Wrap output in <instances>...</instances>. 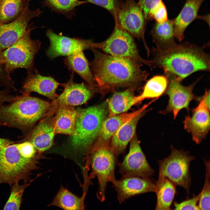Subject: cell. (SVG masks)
Masks as SVG:
<instances>
[{
  "mask_svg": "<svg viewBox=\"0 0 210 210\" xmlns=\"http://www.w3.org/2000/svg\"><path fill=\"white\" fill-rule=\"evenodd\" d=\"M162 0H139L138 4L141 10L145 21L150 20V14L153 8Z\"/></svg>",
  "mask_w": 210,
  "mask_h": 210,
  "instance_id": "obj_37",
  "label": "cell"
},
{
  "mask_svg": "<svg viewBox=\"0 0 210 210\" xmlns=\"http://www.w3.org/2000/svg\"><path fill=\"white\" fill-rule=\"evenodd\" d=\"M9 104L0 105V125L14 127L27 134L46 116L52 103L22 94Z\"/></svg>",
  "mask_w": 210,
  "mask_h": 210,
  "instance_id": "obj_4",
  "label": "cell"
},
{
  "mask_svg": "<svg viewBox=\"0 0 210 210\" xmlns=\"http://www.w3.org/2000/svg\"><path fill=\"white\" fill-rule=\"evenodd\" d=\"M29 141L0 149V184L12 186L21 180L28 181L37 168L39 155Z\"/></svg>",
  "mask_w": 210,
  "mask_h": 210,
  "instance_id": "obj_3",
  "label": "cell"
},
{
  "mask_svg": "<svg viewBox=\"0 0 210 210\" xmlns=\"http://www.w3.org/2000/svg\"><path fill=\"white\" fill-rule=\"evenodd\" d=\"M164 72L168 81L164 94L168 96L169 99L166 108L160 113L163 114L172 113L175 119L182 109L189 110L190 103L196 98L193 90L199 80L188 86H184L181 84L182 80L175 75L168 71Z\"/></svg>",
  "mask_w": 210,
  "mask_h": 210,
  "instance_id": "obj_10",
  "label": "cell"
},
{
  "mask_svg": "<svg viewBox=\"0 0 210 210\" xmlns=\"http://www.w3.org/2000/svg\"><path fill=\"white\" fill-rule=\"evenodd\" d=\"M136 87H129L124 91L113 94L108 103L109 117L125 112L137 103L134 94Z\"/></svg>",
  "mask_w": 210,
  "mask_h": 210,
  "instance_id": "obj_26",
  "label": "cell"
},
{
  "mask_svg": "<svg viewBox=\"0 0 210 210\" xmlns=\"http://www.w3.org/2000/svg\"><path fill=\"white\" fill-rule=\"evenodd\" d=\"M78 0H43V5L52 11L62 14L69 19L75 14L76 8L87 3Z\"/></svg>",
  "mask_w": 210,
  "mask_h": 210,
  "instance_id": "obj_31",
  "label": "cell"
},
{
  "mask_svg": "<svg viewBox=\"0 0 210 210\" xmlns=\"http://www.w3.org/2000/svg\"><path fill=\"white\" fill-rule=\"evenodd\" d=\"M56 106V114L53 120L55 134L73 135L75 130L77 110L74 106Z\"/></svg>",
  "mask_w": 210,
  "mask_h": 210,
  "instance_id": "obj_23",
  "label": "cell"
},
{
  "mask_svg": "<svg viewBox=\"0 0 210 210\" xmlns=\"http://www.w3.org/2000/svg\"><path fill=\"white\" fill-rule=\"evenodd\" d=\"M157 196L155 210L171 209L176 190L175 186L159 173L158 180L155 182Z\"/></svg>",
  "mask_w": 210,
  "mask_h": 210,
  "instance_id": "obj_27",
  "label": "cell"
},
{
  "mask_svg": "<svg viewBox=\"0 0 210 210\" xmlns=\"http://www.w3.org/2000/svg\"><path fill=\"white\" fill-rule=\"evenodd\" d=\"M1 1V0H0V4Z\"/></svg>",
  "mask_w": 210,
  "mask_h": 210,
  "instance_id": "obj_41",
  "label": "cell"
},
{
  "mask_svg": "<svg viewBox=\"0 0 210 210\" xmlns=\"http://www.w3.org/2000/svg\"><path fill=\"white\" fill-rule=\"evenodd\" d=\"M64 61L69 69L77 74L90 86L97 87L83 51L66 56Z\"/></svg>",
  "mask_w": 210,
  "mask_h": 210,
  "instance_id": "obj_25",
  "label": "cell"
},
{
  "mask_svg": "<svg viewBox=\"0 0 210 210\" xmlns=\"http://www.w3.org/2000/svg\"><path fill=\"white\" fill-rule=\"evenodd\" d=\"M114 17L121 27L133 37L142 40L148 56L150 51L144 38L145 21L138 3L135 0H125Z\"/></svg>",
  "mask_w": 210,
  "mask_h": 210,
  "instance_id": "obj_11",
  "label": "cell"
},
{
  "mask_svg": "<svg viewBox=\"0 0 210 210\" xmlns=\"http://www.w3.org/2000/svg\"><path fill=\"white\" fill-rule=\"evenodd\" d=\"M200 102L192 110L191 116H187L183 121L185 129L191 135L197 144L200 143L206 136L210 129L209 108L201 98Z\"/></svg>",
  "mask_w": 210,
  "mask_h": 210,
  "instance_id": "obj_16",
  "label": "cell"
},
{
  "mask_svg": "<svg viewBox=\"0 0 210 210\" xmlns=\"http://www.w3.org/2000/svg\"><path fill=\"white\" fill-rule=\"evenodd\" d=\"M90 63L91 72L97 86L104 93L118 87H136L146 80L149 75L141 65L132 60L105 54L96 48Z\"/></svg>",
  "mask_w": 210,
  "mask_h": 210,
  "instance_id": "obj_1",
  "label": "cell"
},
{
  "mask_svg": "<svg viewBox=\"0 0 210 210\" xmlns=\"http://www.w3.org/2000/svg\"><path fill=\"white\" fill-rule=\"evenodd\" d=\"M168 84L167 78L165 75L154 76L147 81L141 94L136 97V103L147 99H158L164 94Z\"/></svg>",
  "mask_w": 210,
  "mask_h": 210,
  "instance_id": "obj_28",
  "label": "cell"
},
{
  "mask_svg": "<svg viewBox=\"0 0 210 210\" xmlns=\"http://www.w3.org/2000/svg\"><path fill=\"white\" fill-rule=\"evenodd\" d=\"M145 112V111L125 123L113 136L109 146L117 156L125 152L128 144L135 134L139 120Z\"/></svg>",
  "mask_w": 210,
  "mask_h": 210,
  "instance_id": "obj_21",
  "label": "cell"
},
{
  "mask_svg": "<svg viewBox=\"0 0 210 210\" xmlns=\"http://www.w3.org/2000/svg\"><path fill=\"white\" fill-rule=\"evenodd\" d=\"M46 34L50 43L47 54L50 58L67 56L90 48V40L57 34L50 29L47 31Z\"/></svg>",
  "mask_w": 210,
  "mask_h": 210,
  "instance_id": "obj_14",
  "label": "cell"
},
{
  "mask_svg": "<svg viewBox=\"0 0 210 210\" xmlns=\"http://www.w3.org/2000/svg\"><path fill=\"white\" fill-rule=\"evenodd\" d=\"M114 19L115 26L111 34L102 42L91 41L90 48L100 49L108 54L131 59L150 68V60L144 59L141 56L133 37L121 27L116 18Z\"/></svg>",
  "mask_w": 210,
  "mask_h": 210,
  "instance_id": "obj_7",
  "label": "cell"
},
{
  "mask_svg": "<svg viewBox=\"0 0 210 210\" xmlns=\"http://www.w3.org/2000/svg\"><path fill=\"white\" fill-rule=\"evenodd\" d=\"M205 0H187L177 17L174 20V36L179 41L184 38L188 26L197 17L201 6Z\"/></svg>",
  "mask_w": 210,
  "mask_h": 210,
  "instance_id": "obj_22",
  "label": "cell"
},
{
  "mask_svg": "<svg viewBox=\"0 0 210 210\" xmlns=\"http://www.w3.org/2000/svg\"><path fill=\"white\" fill-rule=\"evenodd\" d=\"M14 143V142L9 139L0 138V149Z\"/></svg>",
  "mask_w": 210,
  "mask_h": 210,
  "instance_id": "obj_40",
  "label": "cell"
},
{
  "mask_svg": "<svg viewBox=\"0 0 210 210\" xmlns=\"http://www.w3.org/2000/svg\"><path fill=\"white\" fill-rule=\"evenodd\" d=\"M30 0H1L0 24H5L18 16Z\"/></svg>",
  "mask_w": 210,
  "mask_h": 210,
  "instance_id": "obj_30",
  "label": "cell"
},
{
  "mask_svg": "<svg viewBox=\"0 0 210 210\" xmlns=\"http://www.w3.org/2000/svg\"><path fill=\"white\" fill-rule=\"evenodd\" d=\"M50 205L66 210H81L84 208L82 198L63 187L60 188Z\"/></svg>",
  "mask_w": 210,
  "mask_h": 210,
  "instance_id": "obj_29",
  "label": "cell"
},
{
  "mask_svg": "<svg viewBox=\"0 0 210 210\" xmlns=\"http://www.w3.org/2000/svg\"><path fill=\"white\" fill-rule=\"evenodd\" d=\"M88 154L90 155L88 162L92 169L91 175L96 176L98 179L99 186L97 197L100 201L103 202L108 183H112L116 179L115 170L119 163L118 156L109 146L97 148Z\"/></svg>",
  "mask_w": 210,
  "mask_h": 210,
  "instance_id": "obj_8",
  "label": "cell"
},
{
  "mask_svg": "<svg viewBox=\"0 0 210 210\" xmlns=\"http://www.w3.org/2000/svg\"><path fill=\"white\" fill-rule=\"evenodd\" d=\"M56 109V106L53 104L48 113L30 132L29 141L32 143L39 154L48 149L53 144L55 134L53 114Z\"/></svg>",
  "mask_w": 210,
  "mask_h": 210,
  "instance_id": "obj_18",
  "label": "cell"
},
{
  "mask_svg": "<svg viewBox=\"0 0 210 210\" xmlns=\"http://www.w3.org/2000/svg\"><path fill=\"white\" fill-rule=\"evenodd\" d=\"M120 204L133 197L144 193L155 192V183L150 178L137 176L122 177L112 183Z\"/></svg>",
  "mask_w": 210,
  "mask_h": 210,
  "instance_id": "obj_15",
  "label": "cell"
},
{
  "mask_svg": "<svg viewBox=\"0 0 210 210\" xmlns=\"http://www.w3.org/2000/svg\"><path fill=\"white\" fill-rule=\"evenodd\" d=\"M170 155L159 161V172L175 186H180L189 192L191 183L190 162L195 159L189 152L171 147Z\"/></svg>",
  "mask_w": 210,
  "mask_h": 210,
  "instance_id": "obj_9",
  "label": "cell"
},
{
  "mask_svg": "<svg viewBox=\"0 0 210 210\" xmlns=\"http://www.w3.org/2000/svg\"><path fill=\"white\" fill-rule=\"evenodd\" d=\"M153 42L158 49L165 50L175 47L173 20H168L162 22H156L150 32Z\"/></svg>",
  "mask_w": 210,
  "mask_h": 210,
  "instance_id": "obj_24",
  "label": "cell"
},
{
  "mask_svg": "<svg viewBox=\"0 0 210 210\" xmlns=\"http://www.w3.org/2000/svg\"><path fill=\"white\" fill-rule=\"evenodd\" d=\"M206 175L204 183L199 200V207L200 210H210V162L204 160Z\"/></svg>",
  "mask_w": 210,
  "mask_h": 210,
  "instance_id": "obj_33",
  "label": "cell"
},
{
  "mask_svg": "<svg viewBox=\"0 0 210 210\" xmlns=\"http://www.w3.org/2000/svg\"><path fill=\"white\" fill-rule=\"evenodd\" d=\"M89 2L99 6L109 11L114 17L117 15L121 4L119 0H86Z\"/></svg>",
  "mask_w": 210,
  "mask_h": 210,
  "instance_id": "obj_34",
  "label": "cell"
},
{
  "mask_svg": "<svg viewBox=\"0 0 210 210\" xmlns=\"http://www.w3.org/2000/svg\"><path fill=\"white\" fill-rule=\"evenodd\" d=\"M41 12L40 9H30L28 3L14 21L0 24V52L21 38L27 31L30 20L39 16Z\"/></svg>",
  "mask_w": 210,
  "mask_h": 210,
  "instance_id": "obj_13",
  "label": "cell"
},
{
  "mask_svg": "<svg viewBox=\"0 0 210 210\" xmlns=\"http://www.w3.org/2000/svg\"><path fill=\"white\" fill-rule=\"evenodd\" d=\"M61 84L53 77L40 74L36 69L28 71L27 75L23 82L21 92L22 94L30 95L32 92H37L53 101L58 96L56 90Z\"/></svg>",
  "mask_w": 210,
  "mask_h": 210,
  "instance_id": "obj_17",
  "label": "cell"
},
{
  "mask_svg": "<svg viewBox=\"0 0 210 210\" xmlns=\"http://www.w3.org/2000/svg\"><path fill=\"white\" fill-rule=\"evenodd\" d=\"M151 52V68L162 69L182 80L194 72L210 70L209 55L204 47L185 42L167 50L153 48Z\"/></svg>",
  "mask_w": 210,
  "mask_h": 210,
  "instance_id": "obj_2",
  "label": "cell"
},
{
  "mask_svg": "<svg viewBox=\"0 0 210 210\" xmlns=\"http://www.w3.org/2000/svg\"><path fill=\"white\" fill-rule=\"evenodd\" d=\"M9 89L0 91V105L6 102H11L17 98L18 96H15L10 94Z\"/></svg>",
  "mask_w": 210,
  "mask_h": 210,
  "instance_id": "obj_39",
  "label": "cell"
},
{
  "mask_svg": "<svg viewBox=\"0 0 210 210\" xmlns=\"http://www.w3.org/2000/svg\"><path fill=\"white\" fill-rule=\"evenodd\" d=\"M14 82L6 73L4 65L0 61V85L7 88H12L16 91L17 89L14 86Z\"/></svg>",
  "mask_w": 210,
  "mask_h": 210,
  "instance_id": "obj_38",
  "label": "cell"
},
{
  "mask_svg": "<svg viewBox=\"0 0 210 210\" xmlns=\"http://www.w3.org/2000/svg\"><path fill=\"white\" fill-rule=\"evenodd\" d=\"M200 194L195 196L191 199L184 201L180 203L174 202V210H200L197 204L199 201Z\"/></svg>",
  "mask_w": 210,
  "mask_h": 210,
  "instance_id": "obj_36",
  "label": "cell"
},
{
  "mask_svg": "<svg viewBox=\"0 0 210 210\" xmlns=\"http://www.w3.org/2000/svg\"><path fill=\"white\" fill-rule=\"evenodd\" d=\"M24 182L22 184H19L18 182L11 186L10 194L4 207V210L20 209L23 192L29 184L27 183V181Z\"/></svg>",
  "mask_w": 210,
  "mask_h": 210,
  "instance_id": "obj_32",
  "label": "cell"
},
{
  "mask_svg": "<svg viewBox=\"0 0 210 210\" xmlns=\"http://www.w3.org/2000/svg\"><path fill=\"white\" fill-rule=\"evenodd\" d=\"M150 20L154 19L157 22H162L168 19L166 7L161 1L152 10L150 14Z\"/></svg>",
  "mask_w": 210,
  "mask_h": 210,
  "instance_id": "obj_35",
  "label": "cell"
},
{
  "mask_svg": "<svg viewBox=\"0 0 210 210\" xmlns=\"http://www.w3.org/2000/svg\"><path fill=\"white\" fill-rule=\"evenodd\" d=\"M34 28L29 25L21 38L0 52V61L9 76L18 68H25L28 71L33 69L34 58L41 45L39 40L31 38V32Z\"/></svg>",
  "mask_w": 210,
  "mask_h": 210,
  "instance_id": "obj_6",
  "label": "cell"
},
{
  "mask_svg": "<svg viewBox=\"0 0 210 210\" xmlns=\"http://www.w3.org/2000/svg\"><path fill=\"white\" fill-rule=\"evenodd\" d=\"M155 100L154 99L135 111L130 113L124 112L105 119L101 125L97 139L90 150L99 147L109 146L112 137L118 129L125 123L145 111Z\"/></svg>",
  "mask_w": 210,
  "mask_h": 210,
  "instance_id": "obj_20",
  "label": "cell"
},
{
  "mask_svg": "<svg viewBox=\"0 0 210 210\" xmlns=\"http://www.w3.org/2000/svg\"><path fill=\"white\" fill-rule=\"evenodd\" d=\"M118 166L119 173L122 177L149 178L154 174V171L148 163L135 134L130 141L129 152Z\"/></svg>",
  "mask_w": 210,
  "mask_h": 210,
  "instance_id": "obj_12",
  "label": "cell"
},
{
  "mask_svg": "<svg viewBox=\"0 0 210 210\" xmlns=\"http://www.w3.org/2000/svg\"><path fill=\"white\" fill-rule=\"evenodd\" d=\"M74 77L72 73L66 83L61 84L64 89L54 101L56 105L75 106L81 105L86 102L93 95L95 88L84 83H76L74 81Z\"/></svg>",
  "mask_w": 210,
  "mask_h": 210,
  "instance_id": "obj_19",
  "label": "cell"
},
{
  "mask_svg": "<svg viewBox=\"0 0 210 210\" xmlns=\"http://www.w3.org/2000/svg\"><path fill=\"white\" fill-rule=\"evenodd\" d=\"M107 111L105 104L77 110L75 132L71 139L74 148L88 151L97 139Z\"/></svg>",
  "mask_w": 210,
  "mask_h": 210,
  "instance_id": "obj_5",
  "label": "cell"
}]
</instances>
